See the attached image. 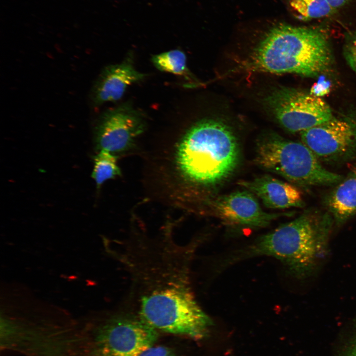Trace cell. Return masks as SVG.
<instances>
[{"mask_svg": "<svg viewBox=\"0 0 356 356\" xmlns=\"http://www.w3.org/2000/svg\"><path fill=\"white\" fill-rule=\"evenodd\" d=\"M192 245L166 238L128 241L116 257L130 274L134 304L143 320L156 330L201 339L213 322L191 288Z\"/></svg>", "mask_w": 356, "mask_h": 356, "instance_id": "6da1fadb", "label": "cell"}, {"mask_svg": "<svg viewBox=\"0 0 356 356\" xmlns=\"http://www.w3.org/2000/svg\"><path fill=\"white\" fill-rule=\"evenodd\" d=\"M334 224L328 212L306 211L293 221L258 238L244 249L241 257H273L295 278H310L318 272L328 258Z\"/></svg>", "mask_w": 356, "mask_h": 356, "instance_id": "7a4b0ae2", "label": "cell"}, {"mask_svg": "<svg viewBox=\"0 0 356 356\" xmlns=\"http://www.w3.org/2000/svg\"><path fill=\"white\" fill-rule=\"evenodd\" d=\"M332 61L324 32L315 28L281 24L266 33L247 67L252 71L313 77L326 71Z\"/></svg>", "mask_w": 356, "mask_h": 356, "instance_id": "3957f363", "label": "cell"}, {"mask_svg": "<svg viewBox=\"0 0 356 356\" xmlns=\"http://www.w3.org/2000/svg\"><path fill=\"white\" fill-rule=\"evenodd\" d=\"M239 158L236 138L229 127L216 120L194 125L180 142L177 161L183 174L202 185L217 184L229 176Z\"/></svg>", "mask_w": 356, "mask_h": 356, "instance_id": "277c9868", "label": "cell"}, {"mask_svg": "<svg viewBox=\"0 0 356 356\" xmlns=\"http://www.w3.org/2000/svg\"><path fill=\"white\" fill-rule=\"evenodd\" d=\"M255 163L302 187L335 185L341 175L326 169L304 143L269 134L257 143Z\"/></svg>", "mask_w": 356, "mask_h": 356, "instance_id": "5b68a950", "label": "cell"}, {"mask_svg": "<svg viewBox=\"0 0 356 356\" xmlns=\"http://www.w3.org/2000/svg\"><path fill=\"white\" fill-rule=\"evenodd\" d=\"M157 330L139 316H114L96 330L93 341L94 356H138L154 346Z\"/></svg>", "mask_w": 356, "mask_h": 356, "instance_id": "8992f818", "label": "cell"}, {"mask_svg": "<svg viewBox=\"0 0 356 356\" xmlns=\"http://www.w3.org/2000/svg\"><path fill=\"white\" fill-rule=\"evenodd\" d=\"M265 102L281 126L291 133H302L333 117L331 108L321 97L295 89H278Z\"/></svg>", "mask_w": 356, "mask_h": 356, "instance_id": "52a82bcc", "label": "cell"}, {"mask_svg": "<svg viewBox=\"0 0 356 356\" xmlns=\"http://www.w3.org/2000/svg\"><path fill=\"white\" fill-rule=\"evenodd\" d=\"M301 133L302 142L319 160L345 162L356 155V113L333 117Z\"/></svg>", "mask_w": 356, "mask_h": 356, "instance_id": "ba28073f", "label": "cell"}, {"mask_svg": "<svg viewBox=\"0 0 356 356\" xmlns=\"http://www.w3.org/2000/svg\"><path fill=\"white\" fill-rule=\"evenodd\" d=\"M142 111L124 103L104 112L95 131V141L100 150L113 153L126 149L144 130Z\"/></svg>", "mask_w": 356, "mask_h": 356, "instance_id": "9c48e42d", "label": "cell"}, {"mask_svg": "<svg viewBox=\"0 0 356 356\" xmlns=\"http://www.w3.org/2000/svg\"><path fill=\"white\" fill-rule=\"evenodd\" d=\"M216 216L225 223L253 228L265 227L286 213H270L261 207L249 191H238L222 195L212 204Z\"/></svg>", "mask_w": 356, "mask_h": 356, "instance_id": "30bf717a", "label": "cell"}, {"mask_svg": "<svg viewBox=\"0 0 356 356\" xmlns=\"http://www.w3.org/2000/svg\"><path fill=\"white\" fill-rule=\"evenodd\" d=\"M133 59L130 53L122 62L103 70L92 89V98L95 104L120 100L130 86L145 78L146 74L135 68Z\"/></svg>", "mask_w": 356, "mask_h": 356, "instance_id": "8fae6325", "label": "cell"}, {"mask_svg": "<svg viewBox=\"0 0 356 356\" xmlns=\"http://www.w3.org/2000/svg\"><path fill=\"white\" fill-rule=\"evenodd\" d=\"M238 183L258 197L268 208L285 209L304 206L302 194L296 186L271 176H264Z\"/></svg>", "mask_w": 356, "mask_h": 356, "instance_id": "7c38bea8", "label": "cell"}, {"mask_svg": "<svg viewBox=\"0 0 356 356\" xmlns=\"http://www.w3.org/2000/svg\"><path fill=\"white\" fill-rule=\"evenodd\" d=\"M323 202L338 226L356 216V167L335 184Z\"/></svg>", "mask_w": 356, "mask_h": 356, "instance_id": "4fadbf2b", "label": "cell"}, {"mask_svg": "<svg viewBox=\"0 0 356 356\" xmlns=\"http://www.w3.org/2000/svg\"><path fill=\"white\" fill-rule=\"evenodd\" d=\"M151 61L159 70L182 77L187 82V87L196 86L199 84L189 70L186 55L181 50L175 49L154 55Z\"/></svg>", "mask_w": 356, "mask_h": 356, "instance_id": "5bb4252c", "label": "cell"}, {"mask_svg": "<svg viewBox=\"0 0 356 356\" xmlns=\"http://www.w3.org/2000/svg\"><path fill=\"white\" fill-rule=\"evenodd\" d=\"M289 3L297 17L304 21L327 17L336 12L326 0H289Z\"/></svg>", "mask_w": 356, "mask_h": 356, "instance_id": "9a60e30c", "label": "cell"}, {"mask_svg": "<svg viewBox=\"0 0 356 356\" xmlns=\"http://www.w3.org/2000/svg\"><path fill=\"white\" fill-rule=\"evenodd\" d=\"M120 174V170L115 156L108 151L100 150L94 157V167L91 175L97 187Z\"/></svg>", "mask_w": 356, "mask_h": 356, "instance_id": "2e32d148", "label": "cell"}, {"mask_svg": "<svg viewBox=\"0 0 356 356\" xmlns=\"http://www.w3.org/2000/svg\"><path fill=\"white\" fill-rule=\"evenodd\" d=\"M334 356H356V313L340 333Z\"/></svg>", "mask_w": 356, "mask_h": 356, "instance_id": "e0dca14e", "label": "cell"}, {"mask_svg": "<svg viewBox=\"0 0 356 356\" xmlns=\"http://www.w3.org/2000/svg\"><path fill=\"white\" fill-rule=\"evenodd\" d=\"M344 53L348 64L356 74V31L345 44Z\"/></svg>", "mask_w": 356, "mask_h": 356, "instance_id": "ac0fdd59", "label": "cell"}, {"mask_svg": "<svg viewBox=\"0 0 356 356\" xmlns=\"http://www.w3.org/2000/svg\"><path fill=\"white\" fill-rule=\"evenodd\" d=\"M170 348L162 346H152L146 350L138 356H168L172 353Z\"/></svg>", "mask_w": 356, "mask_h": 356, "instance_id": "d6986e66", "label": "cell"}, {"mask_svg": "<svg viewBox=\"0 0 356 356\" xmlns=\"http://www.w3.org/2000/svg\"><path fill=\"white\" fill-rule=\"evenodd\" d=\"M329 85L325 82H319L313 85L310 93L317 97H320L328 93Z\"/></svg>", "mask_w": 356, "mask_h": 356, "instance_id": "ffe728a7", "label": "cell"}, {"mask_svg": "<svg viewBox=\"0 0 356 356\" xmlns=\"http://www.w3.org/2000/svg\"><path fill=\"white\" fill-rule=\"evenodd\" d=\"M330 6L336 12L345 5L349 0H326Z\"/></svg>", "mask_w": 356, "mask_h": 356, "instance_id": "44dd1931", "label": "cell"}, {"mask_svg": "<svg viewBox=\"0 0 356 356\" xmlns=\"http://www.w3.org/2000/svg\"><path fill=\"white\" fill-rule=\"evenodd\" d=\"M168 356H176V355L174 353V352H172L171 354L168 355Z\"/></svg>", "mask_w": 356, "mask_h": 356, "instance_id": "7402d4cb", "label": "cell"}]
</instances>
